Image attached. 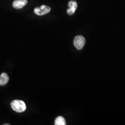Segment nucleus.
Returning a JSON list of instances; mask_svg holds the SVG:
<instances>
[{
    "mask_svg": "<svg viewBox=\"0 0 125 125\" xmlns=\"http://www.w3.org/2000/svg\"><path fill=\"white\" fill-rule=\"evenodd\" d=\"M11 105L13 110L18 113L24 112L27 108L25 103L21 100H14L11 103Z\"/></svg>",
    "mask_w": 125,
    "mask_h": 125,
    "instance_id": "nucleus-1",
    "label": "nucleus"
},
{
    "mask_svg": "<svg viewBox=\"0 0 125 125\" xmlns=\"http://www.w3.org/2000/svg\"><path fill=\"white\" fill-rule=\"evenodd\" d=\"M85 38L83 36L78 35L76 36L74 40V45L77 50H81L85 44Z\"/></svg>",
    "mask_w": 125,
    "mask_h": 125,
    "instance_id": "nucleus-2",
    "label": "nucleus"
},
{
    "mask_svg": "<svg viewBox=\"0 0 125 125\" xmlns=\"http://www.w3.org/2000/svg\"><path fill=\"white\" fill-rule=\"evenodd\" d=\"M51 11V8L49 6L42 5L40 7H37L34 10V13L39 16H42L49 13Z\"/></svg>",
    "mask_w": 125,
    "mask_h": 125,
    "instance_id": "nucleus-3",
    "label": "nucleus"
},
{
    "mask_svg": "<svg viewBox=\"0 0 125 125\" xmlns=\"http://www.w3.org/2000/svg\"><path fill=\"white\" fill-rule=\"evenodd\" d=\"M27 0H15L13 3V6L15 9H21L27 4Z\"/></svg>",
    "mask_w": 125,
    "mask_h": 125,
    "instance_id": "nucleus-4",
    "label": "nucleus"
},
{
    "mask_svg": "<svg viewBox=\"0 0 125 125\" xmlns=\"http://www.w3.org/2000/svg\"><path fill=\"white\" fill-rule=\"evenodd\" d=\"M9 76L6 73H2L0 76V86H4L8 83Z\"/></svg>",
    "mask_w": 125,
    "mask_h": 125,
    "instance_id": "nucleus-5",
    "label": "nucleus"
},
{
    "mask_svg": "<svg viewBox=\"0 0 125 125\" xmlns=\"http://www.w3.org/2000/svg\"><path fill=\"white\" fill-rule=\"evenodd\" d=\"M55 125H65L66 121L65 119L62 116H58L55 121Z\"/></svg>",
    "mask_w": 125,
    "mask_h": 125,
    "instance_id": "nucleus-6",
    "label": "nucleus"
},
{
    "mask_svg": "<svg viewBox=\"0 0 125 125\" xmlns=\"http://www.w3.org/2000/svg\"><path fill=\"white\" fill-rule=\"evenodd\" d=\"M68 6L69 7V9L75 12L76 9L77 8V2L75 0H71L69 2Z\"/></svg>",
    "mask_w": 125,
    "mask_h": 125,
    "instance_id": "nucleus-7",
    "label": "nucleus"
},
{
    "mask_svg": "<svg viewBox=\"0 0 125 125\" xmlns=\"http://www.w3.org/2000/svg\"><path fill=\"white\" fill-rule=\"evenodd\" d=\"M75 13V11L72 10V9H67V13H68L69 15H73Z\"/></svg>",
    "mask_w": 125,
    "mask_h": 125,
    "instance_id": "nucleus-8",
    "label": "nucleus"
},
{
    "mask_svg": "<svg viewBox=\"0 0 125 125\" xmlns=\"http://www.w3.org/2000/svg\"><path fill=\"white\" fill-rule=\"evenodd\" d=\"M10 124H4V125H9Z\"/></svg>",
    "mask_w": 125,
    "mask_h": 125,
    "instance_id": "nucleus-9",
    "label": "nucleus"
}]
</instances>
